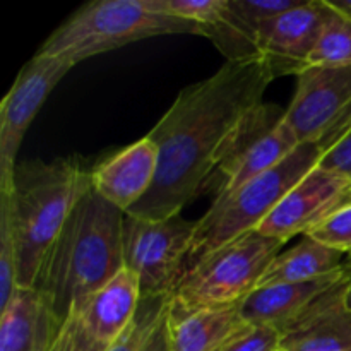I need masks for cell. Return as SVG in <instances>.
<instances>
[{
  "label": "cell",
  "instance_id": "obj_1",
  "mask_svg": "<svg viewBox=\"0 0 351 351\" xmlns=\"http://www.w3.org/2000/svg\"><path fill=\"white\" fill-rule=\"evenodd\" d=\"M276 79L266 58L225 62L211 77L187 86L147 137L160 151V165L143 201L127 215L168 219L194 201L216 170L221 151L243 117L263 103Z\"/></svg>",
  "mask_w": 351,
  "mask_h": 351
},
{
  "label": "cell",
  "instance_id": "obj_2",
  "mask_svg": "<svg viewBox=\"0 0 351 351\" xmlns=\"http://www.w3.org/2000/svg\"><path fill=\"white\" fill-rule=\"evenodd\" d=\"M125 213L89 189L45 256L34 288L64 324L84 298L123 269Z\"/></svg>",
  "mask_w": 351,
  "mask_h": 351
},
{
  "label": "cell",
  "instance_id": "obj_3",
  "mask_svg": "<svg viewBox=\"0 0 351 351\" xmlns=\"http://www.w3.org/2000/svg\"><path fill=\"white\" fill-rule=\"evenodd\" d=\"M89 189V171L71 158L17 165L10 187L0 192L16 243L17 287L34 288L45 256Z\"/></svg>",
  "mask_w": 351,
  "mask_h": 351
},
{
  "label": "cell",
  "instance_id": "obj_4",
  "mask_svg": "<svg viewBox=\"0 0 351 351\" xmlns=\"http://www.w3.org/2000/svg\"><path fill=\"white\" fill-rule=\"evenodd\" d=\"M165 34L204 36V31L191 21L147 9L144 0H95L60 24L36 53L74 67L95 55Z\"/></svg>",
  "mask_w": 351,
  "mask_h": 351
},
{
  "label": "cell",
  "instance_id": "obj_5",
  "mask_svg": "<svg viewBox=\"0 0 351 351\" xmlns=\"http://www.w3.org/2000/svg\"><path fill=\"white\" fill-rule=\"evenodd\" d=\"M322 154L317 144H300L273 170L252 178L230 194L218 195L209 211L197 221L185 271L225 243L257 230L285 195L317 167Z\"/></svg>",
  "mask_w": 351,
  "mask_h": 351
},
{
  "label": "cell",
  "instance_id": "obj_6",
  "mask_svg": "<svg viewBox=\"0 0 351 351\" xmlns=\"http://www.w3.org/2000/svg\"><path fill=\"white\" fill-rule=\"evenodd\" d=\"M283 245L281 240L256 230L225 243L185 271L171 298V308L194 312L240 304L259 287Z\"/></svg>",
  "mask_w": 351,
  "mask_h": 351
},
{
  "label": "cell",
  "instance_id": "obj_7",
  "mask_svg": "<svg viewBox=\"0 0 351 351\" xmlns=\"http://www.w3.org/2000/svg\"><path fill=\"white\" fill-rule=\"evenodd\" d=\"M195 230L197 221H189L180 215L158 221L125 215L123 267L137 276L143 297L175 293L185 273Z\"/></svg>",
  "mask_w": 351,
  "mask_h": 351
},
{
  "label": "cell",
  "instance_id": "obj_8",
  "mask_svg": "<svg viewBox=\"0 0 351 351\" xmlns=\"http://www.w3.org/2000/svg\"><path fill=\"white\" fill-rule=\"evenodd\" d=\"M300 146L287 122V110L261 103L250 110L225 144L215 171L216 197L233 192L252 178L283 163Z\"/></svg>",
  "mask_w": 351,
  "mask_h": 351
},
{
  "label": "cell",
  "instance_id": "obj_9",
  "mask_svg": "<svg viewBox=\"0 0 351 351\" xmlns=\"http://www.w3.org/2000/svg\"><path fill=\"white\" fill-rule=\"evenodd\" d=\"M297 77L287 122L298 143L326 153L351 129V65L311 67Z\"/></svg>",
  "mask_w": 351,
  "mask_h": 351
},
{
  "label": "cell",
  "instance_id": "obj_10",
  "mask_svg": "<svg viewBox=\"0 0 351 351\" xmlns=\"http://www.w3.org/2000/svg\"><path fill=\"white\" fill-rule=\"evenodd\" d=\"M72 69L58 58L34 55L17 74L0 103V192L12 182L24 134L55 86Z\"/></svg>",
  "mask_w": 351,
  "mask_h": 351
},
{
  "label": "cell",
  "instance_id": "obj_11",
  "mask_svg": "<svg viewBox=\"0 0 351 351\" xmlns=\"http://www.w3.org/2000/svg\"><path fill=\"white\" fill-rule=\"evenodd\" d=\"M351 202V180L315 167L288 192L256 232L287 243L297 235H307L336 209Z\"/></svg>",
  "mask_w": 351,
  "mask_h": 351
},
{
  "label": "cell",
  "instance_id": "obj_12",
  "mask_svg": "<svg viewBox=\"0 0 351 351\" xmlns=\"http://www.w3.org/2000/svg\"><path fill=\"white\" fill-rule=\"evenodd\" d=\"M329 5L326 0H305L302 5L261 24L257 47L276 77L300 74L324 27Z\"/></svg>",
  "mask_w": 351,
  "mask_h": 351
},
{
  "label": "cell",
  "instance_id": "obj_13",
  "mask_svg": "<svg viewBox=\"0 0 351 351\" xmlns=\"http://www.w3.org/2000/svg\"><path fill=\"white\" fill-rule=\"evenodd\" d=\"M158 165L160 151L146 136L99 161L89 171L91 189L127 215L153 187Z\"/></svg>",
  "mask_w": 351,
  "mask_h": 351
},
{
  "label": "cell",
  "instance_id": "obj_14",
  "mask_svg": "<svg viewBox=\"0 0 351 351\" xmlns=\"http://www.w3.org/2000/svg\"><path fill=\"white\" fill-rule=\"evenodd\" d=\"M343 278L281 332L280 351H351V311Z\"/></svg>",
  "mask_w": 351,
  "mask_h": 351
},
{
  "label": "cell",
  "instance_id": "obj_15",
  "mask_svg": "<svg viewBox=\"0 0 351 351\" xmlns=\"http://www.w3.org/2000/svg\"><path fill=\"white\" fill-rule=\"evenodd\" d=\"M143 298L136 274L123 267L117 276L81 302L75 315L84 331L103 348H108L136 317Z\"/></svg>",
  "mask_w": 351,
  "mask_h": 351
},
{
  "label": "cell",
  "instance_id": "obj_16",
  "mask_svg": "<svg viewBox=\"0 0 351 351\" xmlns=\"http://www.w3.org/2000/svg\"><path fill=\"white\" fill-rule=\"evenodd\" d=\"M62 326L36 288L17 287L0 311V351H50Z\"/></svg>",
  "mask_w": 351,
  "mask_h": 351
},
{
  "label": "cell",
  "instance_id": "obj_17",
  "mask_svg": "<svg viewBox=\"0 0 351 351\" xmlns=\"http://www.w3.org/2000/svg\"><path fill=\"white\" fill-rule=\"evenodd\" d=\"M341 278L343 269L331 276L305 281V283L259 287L240 302V315L247 324L271 326L283 332Z\"/></svg>",
  "mask_w": 351,
  "mask_h": 351
},
{
  "label": "cell",
  "instance_id": "obj_18",
  "mask_svg": "<svg viewBox=\"0 0 351 351\" xmlns=\"http://www.w3.org/2000/svg\"><path fill=\"white\" fill-rule=\"evenodd\" d=\"M245 321L240 304L201 308L194 312L168 311L171 351H218Z\"/></svg>",
  "mask_w": 351,
  "mask_h": 351
},
{
  "label": "cell",
  "instance_id": "obj_19",
  "mask_svg": "<svg viewBox=\"0 0 351 351\" xmlns=\"http://www.w3.org/2000/svg\"><path fill=\"white\" fill-rule=\"evenodd\" d=\"M345 254L332 250L311 237H304L298 245L281 252L259 281V287L281 283H305L339 273L345 266ZM257 287V288H259Z\"/></svg>",
  "mask_w": 351,
  "mask_h": 351
},
{
  "label": "cell",
  "instance_id": "obj_20",
  "mask_svg": "<svg viewBox=\"0 0 351 351\" xmlns=\"http://www.w3.org/2000/svg\"><path fill=\"white\" fill-rule=\"evenodd\" d=\"M328 2V0H326ZM329 12L305 69L351 65V19L328 2Z\"/></svg>",
  "mask_w": 351,
  "mask_h": 351
},
{
  "label": "cell",
  "instance_id": "obj_21",
  "mask_svg": "<svg viewBox=\"0 0 351 351\" xmlns=\"http://www.w3.org/2000/svg\"><path fill=\"white\" fill-rule=\"evenodd\" d=\"M173 295H156L143 297L136 317L132 319L125 331L106 348V351H141L154 329L158 328L165 315L168 314Z\"/></svg>",
  "mask_w": 351,
  "mask_h": 351
},
{
  "label": "cell",
  "instance_id": "obj_22",
  "mask_svg": "<svg viewBox=\"0 0 351 351\" xmlns=\"http://www.w3.org/2000/svg\"><path fill=\"white\" fill-rule=\"evenodd\" d=\"M147 9L199 24L204 31L216 26L230 10V0H144Z\"/></svg>",
  "mask_w": 351,
  "mask_h": 351
},
{
  "label": "cell",
  "instance_id": "obj_23",
  "mask_svg": "<svg viewBox=\"0 0 351 351\" xmlns=\"http://www.w3.org/2000/svg\"><path fill=\"white\" fill-rule=\"evenodd\" d=\"M305 237H311L315 242L351 256V202L336 209L324 221L311 230Z\"/></svg>",
  "mask_w": 351,
  "mask_h": 351
},
{
  "label": "cell",
  "instance_id": "obj_24",
  "mask_svg": "<svg viewBox=\"0 0 351 351\" xmlns=\"http://www.w3.org/2000/svg\"><path fill=\"white\" fill-rule=\"evenodd\" d=\"M17 290V252L9 219L0 211V311L7 307Z\"/></svg>",
  "mask_w": 351,
  "mask_h": 351
},
{
  "label": "cell",
  "instance_id": "obj_25",
  "mask_svg": "<svg viewBox=\"0 0 351 351\" xmlns=\"http://www.w3.org/2000/svg\"><path fill=\"white\" fill-rule=\"evenodd\" d=\"M305 0H230L232 10L257 34L261 24L287 10L302 5Z\"/></svg>",
  "mask_w": 351,
  "mask_h": 351
},
{
  "label": "cell",
  "instance_id": "obj_26",
  "mask_svg": "<svg viewBox=\"0 0 351 351\" xmlns=\"http://www.w3.org/2000/svg\"><path fill=\"white\" fill-rule=\"evenodd\" d=\"M281 332L271 326L243 324L218 351H280Z\"/></svg>",
  "mask_w": 351,
  "mask_h": 351
},
{
  "label": "cell",
  "instance_id": "obj_27",
  "mask_svg": "<svg viewBox=\"0 0 351 351\" xmlns=\"http://www.w3.org/2000/svg\"><path fill=\"white\" fill-rule=\"evenodd\" d=\"M50 351H106L95 341L75 315H69Z\"/></svg>",
  "mask_w": 351,
  "mask_h": 351
},
{
  "label": "cell",
  "instance_id": "obj_28",
  "mask_svg": "<svg viewBox=\"0 0 351 351\" xmlns=\"http://www.w3.org/2000/svg\"><path fill=\"white\" fill-rule=\"evenodd\" d=\"M319 167L336 171V173L343 175V177L351 180V129L331 149H328L322 154Z\"/></svg>",
  "mask_w": 351,
  "mask_h": 351
},
{
  "label": "cell",
  "instance_id": "obj_29",
  "mask_svg": "<svg viewBox=\"0 0 351 351\" xmlns=\"http://www.w3.org/2000/svg\"><path fill=\"white\" fill-rule=\"evenodd\" d=\"M141 351H171L170 332H168V314L158 324L153 335L147 338V341L144 343Z\"/></svg>",
  "mask_w": 351,
  "mask_h": 351
},
{
  "label": "cell",
  "instance_id": "obj_30",
  "mask_svg": "<svg viewBox=\"0 0 351 351\" xmlns=\"http://www.w3.org/2000/svg\"><path fill=\"white\" fill-rule=\"evenodd\" d=\"M343 273H345V281H346V291H345V300L348 308L351 311V256L345 261V266H343Z\"/></svg>",
  "mask_w": 351,
  "mask_h": 351
},
{
  "label": "cell",
  "instance_id": "obj_31",
  "mask_svg": "<svg viewBox=\"0 0 351 351\" xmlns=\"http://www.w3.org/2000/svg\"><path fill=\"white\" fill-rule=\"evenodd\" d=\"M329 3H331L335 9L341 10L343 14H346V16L351 19V0H328Z\"/></svg>",
  "mask_w": 351,
  "mask_h": 351
}]
</instances>
